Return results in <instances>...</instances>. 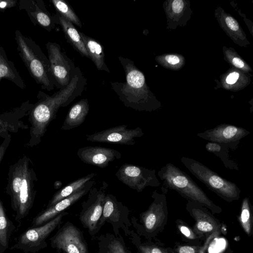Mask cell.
Listing matches in <instances>:
<instances>
[{
    "label": "cell",
    "mask_w": 253,
    "mask_h": 253,
    "mask_svg": "<svg viewBox=\"0 0 253 253\" xmlns=\"http://www.w3.org/2000/svg\"><path fill=\"white\" fill-rule=\"evenodd\" d=\"M86 84L85 78L77 67L75 75L67 86L51 96L39 91L38 101L34 104L30 114L32 127L29 145L33 146L41 142L47 126L55 118L59 108L66 107L81 95Z\"/></svg>",
    "instance_id": "1"
},
{
    "label": "cell",
    "mask_w": 253,
    "mask_h": 253,
    "mask_svg": "<svg viewBox=\"0 0 253 253\" xmlns=\"http://www.w3.org/2000/svg\"><path fill=\"white\" fill-rule=\"evenodd\" d=\"M126 74L125 83H111L113 89L127 107L137 111H152L159 108L148 89L143 74L130 59L118 57Z\"/></svg>",
    "instance_id": "2"
},
{
    "label": "cell",
    "mask_w": 253,
    "mask_h": 253,
    "mask_svg": "<svg viewBox=\"0 0 253 253\" xmlns=\"http://www.w3.org/2000/svg\"><path fill=\"white\" fill-rule=\"evenodd\" d=\"M157 175L162 182L163 192L166 194L169 189L174 190L188 201L203 205L212 213L221 212L222 209L208 197L190 176L173 164L167 163Z\"/></svg>",
    "instance_id": "3"
},
{
    "label": "cell",
    "mask_w": 253,
    "mask_h": 253,
    "mask_svg": "<svg viewBox=\"0 0 253 253\" xmlns=\"http://www.w3.org/2000/svg\"><path fill=\"white\" fill-rule=\"evenodd\" d=\"M17 50L31 76L42 88L51 91L57 84L53 76L48 58L40 47L31 39L23 35L20 31H15Z\"/></svg>",
    "instance_id": "4"
},
{
    "label": "cell",
    "mask_w": 253,
    "mask_h": 253,
    "mask_svg": "<svg viewBox=\"0 0 253 253\" xmlns=\"http://www.w3.org/2000/svg\"><path fill=\"white\" fill-rule=\"evenodd\" d=\"M153 201L147 210L139 214V218H130L132 226L136 233L146 240L156 238L167 224L168 215L166 194L157 190L152 194Z\"/></svg>",
    "instance_id": "5"
},
{
    "label": "cell",
    "mask_w": 253,
    "mask_h": 253,
    "mask_svg": "<svg viewBox=\"0 0 253 253\" xmlns=\"http://www.w3.org/2000/svg\"><path fill=\"white\" fill-rule=\"evenodd\" d=\"M180 161L209 190L224 200L232 202L239 199L241 190L235 183L224 178L195 159L182 157Z\"/></svg>",
    "instance_id": "6"
},
{
    "label": "cell",
    "mask_w": 253,
    "mask_h": 253,
    "mask_svg": "<svg viewBox=\"0 0 253 253\" xmlns=\"http://www.w3.org/2000/svg\"><path fill=\"white\" fill-rule=\"evenodd\" d=\"M68 214L67 211H63L46 223L28 229L19 236L16 243L10 249L18 250L26 253H36L46 248V239Z\"/></svg>",
    "instance_id": "7"
},
{
    "label": "cell",
    "mask_w": 253,
    "mask_h": 253,
    "mask_svg": "<svg viewBox=\"0 0 253 253\" xmlns=\"http://www.w3.org/2000/svg\"><path fill=\"white\" fill-rule=\"evenodd\" d=\"M108 184L103 181L99 187H92L82 204L79 219L91 236L98 233L97 226L102 213Z\"/></svg>",
    "instance_id": "8"
},
{
    "label": "cell",
    "mask_w": 253,
    "mask_h": 253,
    "mask_svg": "<svg viewBox=\"0 0 253 253\" xmlns=\"http://www.w3.org/2000/svg\"><path fill=\"white\" fill-rule=\"evenodd\" d=\"M129 215V210L126 206L118 201L115 196L106 194L102 213L97 226L98 232L107 222L112 225L115 235H121L120 231L122 230L127 236L132 226Z\"/></svg>",
    "instance_id": "9"
},
{
    "label": "cell",
    "mask_w": 253,
    "mask_h": 253,
    "mask_svg": "<svg viewBox=\"0 0 253 253\" xmlns=\"http://www.w3.org/2000/svg\"><path fill=\"white\" fill-rule=\"evenodd\" d=\"M51 247L65 253H89L83 232L74 224L67 221L49 239Z\"/></svg>",
    "instance_id": "10"
},
{
    "label": "cell",
    "mask_w": 253,
    "mask_h": 253,
    "mask_svg": "<svg viewBox=\"0 0 253 253\" xmlns=\"http://www.w3.org/2000/svg\"><path fill=\"white\" fill-rule=\"evenodd\" d=\"M186 210L195 220L193 231L202 240L213 239L222 232L223 225L207 208L188 201Z\"/></svg>",
    "instance_id": "11"
},
{
    "label": "cell",
    "mask_w": 253,
    "mask_h": 253,
    "mask_svg": "<svg viewBox=\"0 0 253 253\" xmlns=\"http://www.w3.org/2000/svg\"><path fill=\"white\" fill-rule=\"evenodd\" d=\"M119 181L138 192L147 187H157L161 184L155 169L129 164H124L117 171Z\"/></svg>",
    "instance_id": "12"
},
{
    "label": "cell",
    "mask_w": 253,
    "mask_h": 253,
    "mask_svg": "<svg viewBox=\"0 0 253 253\" xmlns=\"http://www.w3.org/2000/svg\"><path fill=\"white\" fill-rule=\"evenodd\" d=\"M48 60L58 88L67 86L75 75L77 67L62 51L60 45L55 42L46 44Z\"/></svg>",
    "instance_id": "13"
},
{
    "label": "cell",
    "mask_w": 253,
    "mask_h": 253,
    "mask_svg": "<svg viewBox=\"0 0 253 253\" xmlns=\"http://www.w3.org/2000/svg\"><path fill=\"white\" fill-rule=\"evenodd\" d=\"M143 135L144 132L140 127L127 128L126 125H122L86 136V140L91 142L133 145L135 143L134 138Z\"/></svg>",
    "instance_id": "14"
},
{
    "label": "cell",
    "mask_w": 253,
    "mask_h": 253,
    "mask_svg": "<svg viewBox=\"0 0 253 253\" xmlns=\"http://www.w3.org/2000/svg\"><path fill=\"white\" fill-rule=\"evenodd\" d=\"M36 175L29 167V159L27 157L24 166L22 185L20 191L17 206L15 212V219L20 222L29 214L35 197L34 181Z\"/></svg>",
    "instance_id": "15"
},
{
    "label": "cell",
    "mask_w": 253,
    "mask_h": 253,
    "mask_svg": "<svg viewBox=\"0 0 253 253\" xmlns=\"http://www.w3.org/2000/svg\"><path fill=\"white\" fill-rule=\"evenodd\" d=\"M95 183V181L92 179L89 180L84 184L82 188L75 193L40 212L33 219L31 227H38L43 225L54 218L62 211H65L66 209L74 204L83 196L87 194Z\"/></svg>",
    "instance_id": "16"
},
{
    "label": "cell",
    "mask_w": 253,
    "mask_h": 253,
    "mask_svg": "<svg viewBox=\"0 0 253 253\" xmlns=\"http://www.w3.org/2000/svg\"><path fill=\"white\" fill-rule=\"evenodd\" d=\"M250 132L246 129L230 124H220L214 128L199 132L197 135L210 142L223 144L240 143Z\"/></svg>",
    "instance_id": "17"
},
{
    "label": "cell",
    "mask_w": 253,
    "mask_h": 253,
    "mask_svg": "<svg viewBox=\"0 0 253 253\" xmlns=\"http://www.w3.org/2000/svg\"><path fill=\"white\" fill-rule=\"evenodd\" d=\"M77 156L84 163L100 168L107 167L110 163L121 158V153L114 149L100 146L80 148Z\"/></svg>",
    "instance_id": "18"
},
{
    "label": "cell",
    "mask_w": 253,
    "mask_h": 253,
    "mask_svg": "<svg viewBox=\"0 0 253 253\" xmlns=\"http://www.w3.org/2000/svg\"><path fill=\"white\" fill-rule=\"evenodd\" d=\"M27 157L19 159L9 169L6 192L10 196L11 207L15 211L16 210L20 191L22 185L24 169Z\"/></svg>",
    "instance_id": "19"
},
{
    "label": "cell",
    "mask_w": 253,
    "mask_h": 253,
    "mask_svg": "<svg viewBox=\"0 0 253 253\" xmlns=\"http://www.w3.org/2000/svg\"><path fill=\"white\" fill-rule=\"evenodd\" d=\"M34 104L29 101L23 103L19 107L13 110L0 114V133L15 131L20 127L19 119L24 116L26 113L31 110Z\"/></svg>",
    "instance_id": "20"
},
{
    "label": "cell",
    "mask_w": 253,
    "mask_h": 253,
    "mask_svg": "<svg viewBox=\"0 0 253 253\" xmlns=\"http://www.w3.org/2000/svg\"><path fill=\"white\" fill-rule=\"evenodd\" d=\"M127 236L137 250V253H174L172 248L167 247L156 238L142 240L133 230Z\"/></svg>",
    "instance_id": "21"
},
{
    "label": "cell",
    "mask_w": 253,
    "mask_h": 253,
    "mask_svg": "<svg viewBox=\"0 0 253 253\" xmlns=\"http://www.w3.org/2000/svg\"><path fill=\"white\" fill-rule=\"evenodd\" d=\"M87 99L83 98L75 103L69 110L61 126V129L70 130L81 125L89 112Z\"/></svg>",
    "instance_id": "22"
},
{
    "label": "cell",
    "mask_w": 253,
    "mask_h": 253,
    "mask_svg": "<svg viewBox=\"0 0 253 253\" xmlns=\"http://www.w3.org/2000/svg\"><path fill=\"white\" fill-rule=\"evenodd\" d=\"M96 240L97 253H131L122 235L117 236L108 233L97 237Z\"/></svg>",
    "instance_id": "23"
},
{
    "label": "cell",
    "mask_w": 253,
    "mask_h": 253,
    "mask_svg": "<svg viewBox=\"0 0 253 253\" xmlns=\"http://www.w3.org/2000/svg\"><path fill=\"white\" fill-rule=\"evenodd\" d=\"M239 143L223 144L216 142H208L206 149L218 157L223 163L225 167L234 170H238V164L229 155L230 150H236Z\"/></svg>",
    "instance_id": "24"
},
{
    "label": "cell",
    "mask_w": 253,
    "mask_h": 253,
    "mask_svg": "<svg viewBox=\"0 0 253 253\" xmlns=\"http://www.w3.org/2000/svg\"><path fill=\"white\" fill-rule=\"evenodd\" d=\"M58 23L61 25L65 38L73 47L82 56L89 58L88 53L83 42L80 32L73 24L57 13Z\"/></svg>",
    "instance_id": "25"
},
{
    "label": "cell",
    "mask_w": 253,
    "mask_h": 253,
    "mask_svg": "<svg viewBox=\"0 0 253 253\" xmlns=\"http://www.w3.org/2000/svg\"><path fill=\"white\" fill-rule=\"evenodd\" d=\"M89 58L93 62L97 69L110 73L105 62V54L102 45L95 39L80 32Z\"/></svg>",
    "instance_id": "26"
},
{
    "label": "cell",
    "mask_w": 253,
    "mask_h": 253,
    "mask_svg": "<svg viewBox=\"0 0 253 253\" xmlns=\"http://www.w3.org/2000/svg\"><path fill=\"white\" fill-rule=\"evenodd\" d=\"M2 79L11 81L21 89L25 88V83L13 63L8 59L4 48L0 46V81Z\"/></svg>",
    "instance_id": "27"
},
{
    "label": "cell",
    "mask_w": 253,
    "mask_h": 253,
    "mask_svg": "<svg viewBox=\"0 0 253 253\" xmlns=\"http://www.w3.org/2000/svg\"><path fill=\"white\" fill-rule=\"evenodd\" d=\"M96 175L91 172L74 181L57 191L48 202L46 208L50 207L59 201L67 198L82 188L84 184Z\"/></svg>",
    "instance_id": "28"
},
{
    "label": "cell",
    "mask_w": 253,
    "mask_h": 253,
    "mask_svg": "<svg viewBox=\"0 0 253 253\" xmlns=\"http://www.w3.org/2000/svg\"><path fill=\"white\" fill-rule=\"evenodd\" d=\"M16 226L7 215L0 200V253H4L8 249L11 236Z\"/></svg>",
    "instance_id": "29"
},
{
    "label": "cell",
    "mask_w": 253,
    "mask_h": 253,
    "mask_svg": "<svg viewBox=\"0 0 253 253\" xmlns=\"http://www.w3.org/2000/svg\"><path fill=\"white\" fill-rule=\"evenodd\" d=\"M33 5L35 7L34 11L27 10L30 16L34 19L41 26L50 31L54 29L55 24L58 23L57 16L53 17L50 15L48 11L45 9L44 10L39 8L37 4L33 1Z\"/></svg>",
    "instance_id": "30"
},
{
    "label": "cell",
    "mask_w": 253,
    "mask_h": 253,
    "mask_svg": "<svg viewBox=\"0 0 253 253\" xmlns=\"http://www.w3.org/2000/svg\"><path fill=\"white\" fill-rule=\"evenodd\" d=\"M240 218L245 232L249 236H251L253 232V207L248 197L244 198L242 200Z\"/></svg>",
    "instance_id": "31"
},
{
    "label": "cell",
    "mask_w": 253,
    "mask_h": 253,
    "mask_svg": "<svg viewBox=\"0 0 253 253\" xmlns=\"http://www.w3.org/2000/svg\"><path fill=\"white\" fill-rule=\"evenodd\" d=\"M51 2L59 14L80 28L82 27L78 16L66 1L63 0H52Z\"/></svg>",
    "instance_id": "32"
},
{
    "label": "cell",
    "mask_w": 253,
    "mask_h": 253,
    "mask_svg": "<svg viewBox=\"0 0 253 253\" xmlns=\"http://www.w3.org/2000/svg\"><path fill=\"white\" fill-rule=\"evenodd\" d=\"M176 223L178 230L189 244L202 245L200 244L202 239L194 232L192 228L179 219L176 221Z\"/></svg>",
    "instance_id": "33"
},
{
    "label": "cell",
    "mask_w": 253,
    "mask_h": 253,
    "mask_svg": "<svg viewBox=\"0 0 253 253\" xmlns=\"http://www.w3.org/2000/svg\"><path fill=\"white\" fill-rule=\"evenodd\" d=\"M222 26L229 33L230 35L242 36V30L238 22L230 15H225L221 21Z\"/></svg>",
    "instance_id": "34"
},
{
    "label": "cell",
    "mask_w": 253,
    "mask_h": 253,
    "mask_svg": "<svg viewBox=\"0 0 253 253\" xmlns=\"http://www.w3.org/2000/svg\"><path fill=\"white\" fill-rule=\"evenodd\" d=\"M174 253H204L203 246L178 243L172 248Z\"/></svg>",
    "instance_id": "35"
},
{
    "label": "cell",
    "mask_w": 253,
    "mask_h": 253,
    "mask_svg": "<svg viewBox=\"0 0 253 253\" xmlns=\"http://www.w3.org/2000/svg\"><path fill=\"white\" fill-rule=\"evenodd\" d=\"M159 61H162L163 64L170 68H177L181 66L182 61L181 58L176 55H167L163 56L162 59L158 58Z\"/></svg>",
    "instance_id": "36"
},
{
    "label": "cell",
    "mask_w": 253,
    "mask_h": 253,
    "mask_svg": "<svg viewBox=\"0 0 253 253\" xmlns=\"http://www.w3.org/2000/svg\"><path fill=\"white\" fill-rule=\"evenodd\" d=\"M185 3L181 0H174L171 3V11L172 14L178 15L183 11Z\"/></svg>",
    "instance_id": "37"
},
{
    "label": "cell",
    "mask_w": 253,
    "mask_h": 253,
    "mask_svg": "<svg viewBox=\"0 0 253 253\" xmlns=\"http://www.w3.org/2000/svg\"><path fill=\"white\" fill-rule=\"evenodd\" d=\"M230 56H228V58L229 59L230 62L232 64L235 66L236 67L240 68L241 69H243L244 70H249V67L246 65V63H245L238 56H235L234 55H228Z\"/></svg>",
    "instance_id": "38"
},
{
    "label": "cell",
    "mask_w": 253,
    "mask_h": 253,
    "mask_svg": "<svg viewBox=\"0 0 253 253\" xmlns=\"http://www.w3.org/2000/svg\"><path fill=\"white\" fill-rule=\"evenodd\" d=\"M16 3L17 1L14 0H0V9L11 8L14 6Z\"/></svg>",
    "instance_id": "39"
},
{
    "label": "cell",
    "mask_w": 253,
    "mask_h": 253,
    "mask_svg": "<svg viewBox=\"0 0 253 253\" xmlns=\"http://www.w3.org/2000/svg\"><path fill=\"white\" fill-rule=\"evenodd\" d=\"M239 74L236 72L231 73L226 78V82L228 84H235L238 80Z\"/></svg>",
    "instance_id": "40"
},
{
    "label": "cell",
    "mask_w": 253,
    "mask_h": 253,
    "mask_svg": "<svg viewBox=\"0 0 253 253\" xmlns=\"http://www.w3.org/2000/svg\"><path fill=\"white\" fill-rule=\"evenodd\" d=\"M10 137L6 138L0 146V163L5 153L6 148L8 145Z\"/></svg>",
    "instance_id": "41"
}]
</instances>
